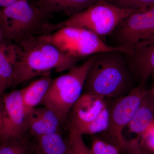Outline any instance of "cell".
Masks as SVG:
<instances>
[{
  "mask_svg": "<svg viewBox=\"0 0 154 154\" xmlns=\"http://www.w3.org/2000/svg\"><path fill=\"white\" fill-rule=\"evenodd\" d=\"M16 43L19 55L11 88L38 76L49 74L52 70L57 72L69 70L80 61L90 57L66 55L41 36L28 37Z\"/></svg>",
  "mask_w": 154,
  "mask_h": 154,
  "instance_id": "cell-1",
  "label": "cell"
},
{
  "mask_svg": "<svg viewBox=\"0 0 154 154\" xmlns=\"http://www.w3.org/2000/svg\"><path fill=\"white\" fill-rule=\"evenodd\" d=\"M122 53L96 54L87 74L82 94L115 99L125 96L134 88L133 78Z\"/></svg>",
  "mask_w": 154,
  "mask_h": 154,
  "instance_id": "cell-2",
  "label": "cell"
},
{
  "mask_svg": "<svg viewBox=\"0 0 154 154\" xmlns=\"http://www.w3.org/2000/svg\"><path fill=\"white\" fill-rule=\"evenodd\" d=\"M49 17L38 5L19 0L0 11L1 39L17 42L52 33L55 24L49 23Z\"/></svg>",
  "mask_w": 154,
  "mask_h": 154,
  "instance_id": "cell-3",
  "label": "cell"
},
{
  "mask_svg": "<svg viewBox=\"0 0 154 154\" xmlns=\"http://www.w3.org/2000/svg\"><path fill=\"white\" fill-rule=\"evenodd\" d=\"M96 54L51 80L41 104L52 110L61 124L66 121L73 106L82 94L87 74Z\"/></svg>",
  "mask_w": 154,
  "mask_h": 154,
  "instance_id": "cell-4",
  "label": "cell"
},
{
  "mask_svg": "<svg viewBox=\"0 0 154 154\" xmlns=\"http://www.w3.org/2000/svg\"><path fill=\"white\" fill-rule=\"evenodd\" d=\"M41 36L62 52L74 57H88L110 51H120L124 53L132 52L126 48L106 44L96 34L84 28L64 27Z\"/></svg>",
  "mask_w": 154,
  "mask_h": 154,
  "instance_id": "cell-5",
  "label": "cell"
},
{
  "mask_svg": "<svg viewBox=\"0 0 154 154\" xmlns=\"http://www.w3.org/2000/svg\"><path fill=\"white\" fill-rule=\"evenodd\" d=\"M135 10L119 8L105 0H99L86 10L56 24L57 30L64 27L84 28L102 39L110 36L119 22Z\"/></svg>",
  "mask_w": 154,
  "mask_h": 154,
  "instance_id": "cell-6",
  "label": "cell"
},
{
  "mask_svg": "<svg viewBox=\"0 0 154 154\" xmlns=\"http://www.w3.org/2000/svg\"><path fill=\"white\" fill-rule=\"evenodd\" d=\"M70 112L69 129L82 135L102 133L107 129L109 115L105 99L83 93Z\"/></svg>",
  "mask_w": 154,
  "mask_h": 154,
  "instance_id": "cell-7",
  "label": "cell"
},
{
  "mask_svg": "<svg viewBox=\"0 0 154 154\" xmlns=\"http://www.w3.org/2000/svg\"><path fill=\"white\" fill-rule=\"evenodd\" d=\"M144 86L138 85L125 96L115 99H105L109 120L106 130L102 133L110 143L125 150L127 141L123 136L136 110L147 93Z\"/></svg>",
  "mask_w": 154,
  "mask_h": 154,
  "instance_id": "cell-8",
  "label": "cell"
},
{
  "mask_svg": "<svg viewBox=\"0 0 154 154\" xmlns=\"http://www.w3.org/2000/svg\"><path fill=\"white\" fill-rule=\"evenodd\" d=\"M114 46L132 51L154 37V5L135 10L119 22L111 34Z\"/></svg>",
  "mask_w": 154,
  "mask_h": 154,
  "instance_id": "cell-9",
  "label": "cell"
},
{
  "mask_svg": "<svg viewBox=\"0 0 154 154\" xmlns=\"http://www.w3.org/2000/svg\"><path fill=\"white\" fill-rule=\"evenodd\" d=\"M27 133V115L20 90L5 93L0 110V142L10 139H22Z\"/></svg>",
  "mask_w": 154,
  "mask_h": 154,
  "instance_id": "cell-10",
  "label": "cell"
},
{
  "mask_svg": "<svg viewBox=\"0 0 154 154\" xmlns=\"http://www.w3.org/2000/svg\"><path fill=\"white\" fill-rule=\"evenodd\" d=\"M124 54L128 57L126 61L133 78L138 85L144 86L154 74V37L139 44L131 53Z\"/></svg>",
  "mask_w": 154,
  "mask_h": 154,
  "instance_id": "cell-11",
  "label": "cell"
},
{
  "mask_svg": "<svg viewBox=\"0 0 154 154\" xmlns=\"http://www.w3.org/2000/svg\"><path fill=\"white\" fill-rule=\"evenodd\" d=\"M27 132L34 138L45 135L61 133L60 122L48 107H36L27 114Z\"/></svg>",
  "mask_w": 154,
  "mask_h": 154,
  "instance_id": "cell-12",
  "label": "cell"
},
{
  "mask_svg": "<svg viewBox=\"0 0 154 154\" xmlns=\"http://www.w3.org/2000/svg\"><path fill=\"white\" fill-rule=\"evenodd\" d=\"M99 0H38L37 5L50 16L60 13L69 18L79 14L93 5Z\"/></svg>",
  "mask_w": 154,
  "mask_h": 154,
  "instance_id": "cell-13",
  "label": "cell"
},
{
  "mask_svg": "<svg viewBox=\"0 0 154 154\" xmlns=\"http://www.w3.org/2000/svg\"><path fill=\"white\" fill-rule=\"evenodd\" d=\"M154 121V104L148 91L127 127L130 132L140 137Z\"/></svg>",
  "mask_w": 154,
  "mask_h": 154,
  "instance_id": "cell-14",
  "label": "cell"
},
{
  "mask_svg": "<svg viewBox=\"0 0 154 154\" xmlns=\"http://www.w3.org/2000/svg\"><path fill=\"white\" fill-rule=\"evenodd\" d=\"M51 80L50 74L44 75L20 90L26 115L41 104Z\"/></svg>",
  "mask_w": 154,
  "mask_h": 154,
  "instance_id": "cell-15",
  "label": "cell"
},
{
  "mask_svg": "<svg viewBox=\"0 0 154 154\" xmlns=\"http://www.w3.org/2000/svg\"><path fill=\"white\" fill-rule=\"evenodd\" d=\"M18 55V45L16 42L0 39V78L8 85L9 88Z\"/></svg>",
  "mask_w": 154,
  "mask_h": 154,
  "instance_id": "cell-16",
  "label": "cell"
},
{
  "mask_svg": "<svg viewBox=\"0 0 154 154\" xmlns=\"http://www.w3.org/2000/svg\"><path fill=\"white\" fill-rule=\"evenodd\" d=\"M36 154H73L68 140L61 133L45 135L35 138Z\"/></svg>",
  "mask_w": 154,
  "mask_h": 154,
  "instance_id": "cell-17",
  "label": "cell"
},
{
  "mask_svg": "<svg viewBox=\"0 0 154 154\" xmlns=\"http://www.w3.org/2000/svg\"><path fill=\"white\" fill-rule=\"evenodd\" d=\"M29 147L25 139H10L0 142V154H28Z\"/></svg>",
  "mask_w": 154,
  "mask_h": 154,
  "instance_id": "cell-18",
  "label": "cell"
},
{
  "mask_svg": "<svg viewBox=\"0 0 154 154\" xmlns=\"http://www.w3.org/2000/svg\"><path fill=\"white\" fill-rule=\"evenodd\" d=\"M119 8L138 9L148 8L154 5V0H105Z\"/></svg>",
  "mask_w": 154,
  "mask_h": 154,
  "instance_id": "cell-19",
  "label": "cell"
},
{
  "mask_svg": "<svg viewBox=\"0 0 154 154\" xmlns=\"http://www.w3.org/2000/svg\"><path fill=\"white\" fill-rule=\"evenodd\" d=\"M68 143L73 154H91L90 149L83 140L82 135L73 130L69 129Z\"/></svg>",
  "mask_w": 154,
  "mask_h": 154,
  "instance_id": "cell-20",
  "label": "cell"
},
{
  "mask_svg": "<svg viewBox=\"0 0 154 154\" xmlns=\"http://www.w3.org/2000/svg\"><path fill=\"white\" fill-rule=\"evenodd\" d=\"M125 150L128 154H151L142 143L139 137L127 141Z\"/></svg>",
  "mask_w": 154,
  "mask_h": 154,
  "instance_id": "cell-21",
  "label": "cell"
},
{
  "mask_svg": "<svg viewBox=\"0 0 154 154\" xmlns=\"http://www.w3.org/2000/svg\"><path fill=\"white\" fill-rule=\"evenodd\" d=\"M142 143L151 154H154V121L141 136Z\"/></svg>",
  "mask_w": 154,
  "mask_h": 154,
  "instance_id": "cell-22",
  "label": "cell"
},
{
  "mask_svg": "<svg viewBox=\"0 0 154 154\" xmlns=\"http://www.w3.org/2000/svg\"><path fill=\"white\" fill-rule=\"evenodd\" d=\"M90 152L91 154H106V141L98 137L94 138Z\"/></svg>",
  "mask_w": 154,
  "mask_h": 154,
  "instance_id": "cell-23",
  "label": "cell"
},
{
  "mask_svg": "<svg viewBox=\"0 0 154 154\" xmlns=\"http://www.w3.org/2000/svg\"><path fill=\"white\" fill-rule=\"evenodd\" d=\"M120 150L117 146L106 141V154H119Z\"/></svg>",
  "mask_w": 154,
  "mask_h": 154,
  "instance_id": "cell-24",
  "label": "cell"
},
{
  "mask_svg": "<svg viewBox=\"0 0 154 154\" xmlns=\"http://www.w3.org/2000/svg\"><path fill=\"white\" fill-rule=\"evenodd\" d=\"M19 0H0V11L9 7Z\"/></svg>",
  "mask_w": 154,
  "mask_h": 154,
  "instance_id": "cell-25",
  "label": "cell"
},
{
  "mask_svg": "<svg viewBox=\"0 0 154 154\" xmlns=\"http://www.w3.org/2000/svg\"><path fill=\"white\" fill-rule=\"evenodd\" d=\"M9 88L8 85L0 78V94L5 93L6 89Z\"/></svg>",
  "mask_w": 154,
  "mask_h": 154,
  "instance_id": "cell-26",
  "label": "cell"
},
{
  "mask_svg": "<svg viewBox=\"0 0 154 154\" xmlns=\"http://www.w3.org/2000/svg\"><path fill=\"white\" fill-rule=\"evenodd\" d=\"M151 77L152 79V86L150 91H149V93L154 104V74L152 75Z\"/></svg>",
  "mask_w": 154,
  "mask_h": 154,
  "instance_id": "cell-27",
  "label": "cell"
},
{
  "mask_svg": "<svg viewBox=\"0 0 154 154\" xmlns=\"http://www.w3.org/2000/svg\"><path fill=\"white\" fill-rule=\"evenodd\" d=\"M5 94V92L3 94H0V110L3 106V102H4V96Z\"/></svg>",
  "mask_w": 154,
  "mask_h": 154,
  "instance_id": "cell-28",
  "label": "cell"
},
{
  "mask_svg": "<svg viewBox=\"0 0 154 154\" xmlns=\"http://www.w3.org/2000/svg\"><path fill=\"white\" fill-rule=\"evenodd\" d=\"M24 1H28V2H30V1H35V0H24Z\"/></svg>",
  "mask_w": 154,
  "mask_h": 154,
  "instance_id": "cell-29",
  "label": "cell"
},
{
  "mask_svg": "<svg viewBox=\"0 0 154 154\" xmlns=\"http://www.w3.org/2000/svg\"><path fill=\"white\" fill-rule=\"evenodd\" d=\"M1 39V36H0V39Z\"/></svg>",
  "mask_w": 154,
  "mask_h": 154,
  "instance_id": "cell-30",
  "label": "cell"
}]
</instances>
